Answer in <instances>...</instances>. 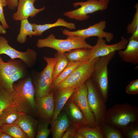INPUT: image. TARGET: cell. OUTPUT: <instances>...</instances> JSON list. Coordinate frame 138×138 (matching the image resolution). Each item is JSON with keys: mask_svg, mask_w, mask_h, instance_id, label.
<instances>
[{"mask_svg": "<svg viewBox=\"0 0 138 138\" xmlns=\"http://www.w3.org/2000/svg\"><path fill=\"white\" fill-rule=\"evenodd\" d=\"M14 83L12 94L19 112L37 117L35 103L34 89L30 76L24 77Z\"/></svg>", "mask_w": 138, "mask_h": 138, "instance_id": "1", "label": "cell"}, {"mask_svg": "<svg viewBox=\"0 0 138 138\" xmlns=\"http://www.w3.org/2000/svg\"><path fill=\"white\" fill-rule=\"evenodd\" d=\"M105 121L123 132L138 123V107L127 103L115 104L107 110Z\"/></svg>", "mask_w": 138, "mask_h": 138, "instance_id": "2", "label": "cell"}, {"mask_svg": "<svg viewBox=\"0 0 138 138\" xmlns=\"http://www.w3.org/2000/svg\"><path fill=\"white\" fill-rule=\"evenodd\" d=\"M23 62L18 59L5 62L0 55V90L5 89L12 93L14 83L25 77L26 71Z\"/></svg>", "mask_w": 138, "mask_h": 138, "instance_id": "3", "label": "cell"}, {"mask_svg": "<svg viewBox=\"0 0 138 138\" xmlns=\"http://www.w3.org/2000/svg\"><path fill=\"white\" fill-rule=\"evenodd\" d=\"M86 39L80 36H67L66 39H58L51 34L45 38L38 39L36 46L39 48H51L63 53L79 48H91L92 46L87 43Z\"/></svg>", "mask_w": 138, "mask_h": 138, "instance_id": "4", "label": "cell"}, {"mask_svg": "<svg viewBox=\"0 0 138 138\" xmlns=\"http://www.w3.org/2000/svg\"><path fill=\"white\" fill-rule=\"evenodd\" d=\"M87 88V98L90 109L93 113L97 128L100 130L105 121L107 109L106 102L99 89L91 77L85 82Z\"/></svg>", "mask_w": 138, "mask_h": 138, "instance_id": "5", "label": "cell"}, {"mask_svg": "<svg viewBox=\"0 0 138 138\" xmlns=\"http://www.w3.org/2000/svg\"><path fill=\"white\" fill-rule=\"evenodd\" d=\"M99 57L91 59L80 65L54 87L52 91H56L68 88H76L84 84L87 80L91 77L95 64Z\"/></svg>", "mask_w": 138, "mask_h": 138, "instance_id": "6", "label": "cell"}, {"mask_svg": "<svg viewBox=\"0 0 138 138\" xmlns=\"http://www.w3.org/2000/svg\"><path fill=\"white\" fill-rule=\"evenodd\" d=\"M47 65L42 71L37 74L32 79L34 89L35 97H40L50 93L54 67L56 58L43 56Z\"/></svg>", "mask_w": 138, "mask_h": 138, "instance_id": "7", "label": "cell"}, {"mask_svg": "<svg viewBox=\"0 0 138 138\" xmlns=\"http://www.w3.org/2000/svg\"><path fill=\"white\" fill-rule=\"evenodd\" d=\"M116 52L99 57L96 61L91 78L100 91L106 102L108 91V66L115 54Z\"/></svg>", "mask_w": 138, "mask_h": 138, "instance_id": "8", "label": "cell"}, {"mask_svg": "<svg viewBox=\"0 0 138 138\" xmlns=\"http://www.w3.org/2000/svg\"><path fill=\"white\" fill-rule=\"evenodd\" d=\"M110 0H87L85 2H78L73 3L75 7H80L75 10L67 12L63 15L72 19L83 21L88 19V14L99 11L106 9Z\"/></svg>", "mask_w": 138, "mask_h": 138, "instance_id": "9", "label": "cell"}, {"mask_svg": "<svg viewBox=\"0 0 138 138\" xmlns=\"http://www.w3.org/2000/svg\"><path fill=\"white\" fill-rule=\"evenodd\" d=\"M5 54L11 60L19 59L29 68L35 64L37 54L34 50L28 48L25 52L18 51L13 48L8 44V40L4 37L0 36V55Z\"/></svg>", "mask_w": 138, "mask_h": 138, "instance_id": "10", "label": "cell"}, {"mask_svg": "<svg viewBox=\"0 0 138 138\" xmlns=\"http://www.w3.org/2000/svg\"><path fill=\"white\" fill-rule=\"evenodd\" d=\"M87 95V88L85 83L82 86L76 88L70 98L83 113L89 126L97 128L94 116L88 103Z\"/></svg>", "mask_w": 138, "mask_h": 138, "instance_id": "11", "label": "cell"}, {"mask_svg": "<svg viewBox=\"0 0 138 138\" xmlns=\"http://www.w3.org/2000/svg\"><path fill=\"white\" fill-rule=\"evenodd\" d=\"M106 26V21L101 20L85 29L73 31L64 29L63 30L62 33L64 34L67 36H77L85 37L86 39L94 36L105 38L106 41L110 42L113 39L114 35L111 32L104 31Z\"/></svg>", "mask_w": 138, "mask_h": 138, "instance_id": "12", "label": "cell"}, {"mask_svg": "<svg viewBox=\"0 0 138 138\" xmlns=\"http://www.w3.org/2000/svg\"><path fill=\"white\" fill-rule=\"evenodd\" d=\"M103 38L98 37L95 45L91 49V59L99 57L109 54L125 49L129 41L124 37H122L120 41L116 44L108 45Z\"/></svg>", "mask_w": 138, "mask_h": 138, "instance_id": "13", "label": "cell"}, {"mask_svg": "<svg viewBox=\"0 0 138 138\" xmlns=\"http://www.w3.org/2000/svg\"><path fill=\"white\" fill-rule=\"evenodd\" d=\"M54 91L40 97H35L36 114L37 117L51 122L53 114L54 104Z\"/></svg>", "mask_w": 138, "mask_h": 138, "instance_id": "14", "label": "cell"}, {"mask_svg": "<svg viewBox=\"0 0 138 138\" xmlns=\"http://www.w3.org/2000/svg\"><path fill=\"white\" fill-rule=\"evenodd\" d=\"M62 110L65 113L70 124L77 128L84 126H89L83 113L70 98Z\"/></svg>", "mask_w": 138, "mask_h": 138, "instance_id": "15", "label": "cell"}, {"mask_svg": "<svg viewBox=\"0 0 138 138\" xmlns=\"http://www.w3.org/2000/svg\"><path fill=\"white\" fill-rule=\"evenodd\" d=\"M37 0H18L17 10L13 16V20L21 21L28 19L29 17L33 18L45 10V6L40 9L35 7L34 4Z\"/></svg>", "mask_w": 138, "mask_h": 138, "instance_id": "16", "label": "cell"}, {"mask_svg": "<svg viewBox=\"0 0 138 138\" xmlns=\"http://www.w3.org/2000/svg\"><path fill=\"white\" fill-rule=\"evenodd\" d=\"M28 114L20 112L19 117L13 123L18 125L29 138H36L38 120Z\"/></svg>", "mask_w": 138, "mask_h": 138, "instance_id": "17", "label": "cell"}, {"mask_svg": "<svg viewBox=\"0 0 138 138\" xmlns=\"http://www.w3.org/2000/svg\"><path fill=\"white\" fill-rule=\"evenodd\" d=\"M75 89L73 88H68L54 91V110L51 121H53L56 119Z\"/></svg>", "mask_w": 138, "mask_h": 138, "instance_id": "18", "label": "cell"}, {"mask_svg": "<svg viewBox=\"0 0 138 138\" xmlns=\"http://www.w3.org/2000/svg\"><path fill=\"white\" fill-rule=\"evenodd\" d=\"M50 124L51 133L53 138H62L70 124L65 113L62 110L53 121H51Z\"/></svg>", "mask_w": 138, "mask_h": 138, "instance_id": "19", "label": "cell"}, {"mask_svg": "<svg viewBox=\"0 0 138 138\" xmlns=\"http://www.w3.org/2000/svg\"><path fill=\"white\" fill-rule=\"evenodd\" d=\"M125 50L118 51V54L122 60L135 65L138 64V41L129 40Z\"/></svg>", "mask_w": 138, "mask_h": 138, "instance_id": "20", "label": "cell"}, {"mask_svg": "<svg viewBox=\"0 0 138 138\" xmlns=\"http://www.w3.org/2000/svg\"><path fill=\"white\" fill-rule=\"evenodd\" d=\"M31 24L36 36H41L45 31L55 27H64L71 30L76 29L74 23L68 22L61 18H58L55 22L52 24H45L42 25H37L35 23Z\"/></svg>", "mask_w": 138, "mask_h": 138, "instance_id": "21", "label": "cell"}, {"mask_svg": "<svg viewBox=\"0 0 138 138\" xmlns=\"http://www.w3.org/2000/svg\"><path fill=\"white\" fill-rule=\"evenodd\" d=\"M91 49L86 48H77L64 53L69 62H85L91 59Z\"/></svg>", "mask_w": 138, "mask_h": 138, "instance_id": "22", "label": "cell"}, {"mask_svg": "<svg viewBox=\"0 0 138 138\" xmlns=\"http://www.w3.org/2000/svg\"><path fill=\"white\" fill-rule=\"evenodd\" d=\"M85 63L81 62H69L62 72L52 82L51 85L52 91L54 87L70 75L76 68Z\"/></svg>", "mask_w": 138, "mask_h": 138, "instance_id": "23", "label": "cell"}, {"mask_svg": "<svg viewBox=\"0 0 138 138\" xmlns=\"http://www.w3.org/2000/svg\"><path fill=\"white\" fill-rule=\"evenodd\" d=\"M19 32L16 38L17 41L20 43H25L27 40V37L28 36L31 38L33 36H36L31 23L28 19L21 21Z\"/></svg>", "mask_w": 138, "mask_h": 138, "instance_id": "24", "label": "cell"}, {"mask_svg": "<svg viewBox=\"0 0 138 138\" xmlns=\"http://www.w3.org/2000/svg\"><path fill=\"white\" fill-rule=\"evenodd\" d=\"M20 114L16 107H8L0 114V122L2 124L12 123L17 119Z\"/></svg>", "mask_w": 138, "mask_h": 138, "instance_id": "25", "label": "cell"}, {"mask_svg": "<svg viewBox=\"0 0 138 138\" xmlns=\"http://www.w3.org/2000/svg\"><path fill=\"white\" fill-rule=\"evenodd\" d=\"M0 128L13 138H29L26 133L17 124L13 123L2 124Z\"/></svg>", "mask_w": 138, "mask_h": 138, "instance_id": "26", "label": "cell"}, {"mask_svg": "<svg viewBox=\"0 0 138 138\" xmlns=\"http://www.w3.org/2000/svg\"><path fill=\"white\" fill-rule=\"evenodd\" d=\"M100 130L104 135L105 138H124L123 132L105 121L102 124Z\"/></svg>", "mask_w": 138, "mask_h": 138, "instance_id": "27", "label": "cell"}, {"mask_svg": "<svg viewBox=\"0 0 138 138\" xmlns=\"http://www.w3.org/2000/svg\"><path fill=\"white\" fill-rule=\"evenodd\" d=\"M54 56L56 58V61L53 73L52 82L62 72L69 62L64 53L57 52Z\"/></svg>", "mask_w": 138, "mask_h": 138, "instance_id": "28", "label": "cell"}, {"mask_svg": "<svg viewBox=\"0 0 138 138\" xmlns=\"http://www.w3.org/2000/svg\"><path fill=\"white\" fill-rule=\"evenodd\" d=\"M17 106L11 93L5 89L0 90V114L8 107Z\"/></svg>", "mask_w": 138, "mask_h": 138, "instance_id": "29", "label": "cell"}, {"mask_svg": "<svg viewBox=\"0 0 138 138\" xmlns=\"http://www.w3.org/2000/svg\"><path fill=\"white\" fill-rule=\"evenodd\" d=\"M76 129L85 138H105L103 133L97 128L84 126L77 128Z\"/></svg>", "mask_w": 138, "mask_h": 138, "instance_id": "30", "label": "cell"}, {"mask_svg": "<svg viewBox=\"0 0 138 138\" xmlns=\"http://www.w3.org/2000/svg\"><path fill=\"white\" fill-rule=\"evenodd\" d=\"M50 122L39 118L36 138H47L51 133L48 126Z\"/></svg>", "mask_w": 138, "mask_h": 138, "instance_id": "31", "label": "cell"}, {"mask_svg": "<svg viewBox=\"0 0 138 138\" xmlns=\"http://www.w3.org/2000/svg\"><path fill=\"white\" fill-rule=\"evenodd\" d=\"M135 7L136 12L132 22L129 24L127 27V32L128 34H132L138 27V3H137Z\"/></svg>", "mask_w": 138, "mask_h": 138, "instance_id": "32", "label": "cell"}, {"mask_svg": "<svg viewBox=\"0 0 138 138\" xmlns=\"http://www.w3.org/2000/svg\"><path fill=\"white\" fill-rule=\"evenodd\" d=\"M138 123L132 125L126 129L123 132L125 138H138Z\"/></svg>", "mask_w": 138, "mask_h": 138, "instance_id": "33", "label": "cell"}, {"mask_svg": "<svg viewBox=\"0 0 138 138\" xmlns=\"http://www.w3.org/2000/svg\"><path fill=\"white\" fill-rule=\"evenodd\" d=\"M125 92L130 95H135L138 94V79L130 82L126 88Z\"/></svg>", "mask_w": 138, "mask_h": 138, "instance_id": "34", "label": "cell"}, {"mask_svg": "<svg viewBox=\"0 0 138 138\" xmlns=\"http://www.w3.org/2000/svg\"><path fill=\"white\" fill-rule=\"evenodd\" d=\"M7 5V0H0V21L5 29L9 27L5 20L3 12L4 7Z\"/></svg>", "mask_w": 138, "mask_h": 138, "instance_id": "35", "label": "cell"}, {"mask_svg": "<svg viewBox=\"0 0 138 138\" xmlns=\"http://www.w3.org/2000/svg\"><path fill=\"white\" fill-rule=\"evenodd\" d=\"M76 128L75 126L70 124L64 133L62 138H74Z\"/></svg>", "mask_w": 138, "mask_h": 138, "instance_id": "36", "label": "cell"}, {"mask_svg": "<svg viewBox=\"0 0 138 138\" xmlns=\"http://www.w3.org/2000/svg\"><path fill=\"white\" fill-rule=\"evenodd\" d=\"M7 5L9 8L10 10H15L17 7L18 0H7Z\"/></svg>", "mask_w": 138, "mask_h": 138, "instance_id": "37", "label": "cell"}, {"mask_svg": "<svg viewBox=\"0 0 138 138\" xmlns=\"http://www.w3.org/2000/svg\"><path fill=\"white\" fill-rule=\"evenodd\" d=\"M132 34V35L129 39V40H134L138 41V27Z\"/></svg>", "mask_w": 138, "mask_h": 138, "instance_id": "38", "label": "cell"}, {"mask_svg": "<svg viewBox=\"0 0 138 138\" xmlns=\"http://www.w3.org/2000/svg\"><path fill=\"white\" fill-rule=\"evenodd\" d=\"M0 138H13V137L3 131L0 128Z\"/></svg>", "mask_w": 138, "mask_h": 138, "instance_id": "39", "label": "cell"}, {"mask_svg": "<svg viewBox=\"0 0 138 138\" xmlns=\"http://www.w3.org/2000/svg\"><path fill=\"white\" fill-rule=\"evenodd\" d=\"M74 138H85L83 135L76 129L75 133Z\"/></svg>", "mask_w": 138, "mask_h": 138, "instance_id": "40", "label": "cell"}, {"mask_svg": "<svg viewBox=\"0 0 138 138\" xmlns=\"http://www.w3.org/2000/svg\"><path fill=\"white\" fill-rule=\"evenodd\" d=\"M6 33V31L3 26L0 24V34H5Z\"/></svg>", "mask_w": 138, "mask_h": 138, "instance_id": "41", "label": "cell"}, {"mask_svg": "<svg viewBox=\"0 0 138 138\" xmlns=\"http://www.w3.org/2000/svg\"><path fill=\"white\" fill-rule=\"evenodd\" d=\"M2 124L0 122V126Z\"/></svg>", "mask_w": 138, "mask_h": 138, "instance_id": "42", "label": "cell"}]
</instances>
